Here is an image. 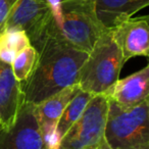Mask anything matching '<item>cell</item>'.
<instances>
[{
  "label": "cell",
  "mask_w": 149,
  "mask_h": 149,
  "mask_svg": "<svg viewBox=\"0 0 149 149\" xmlns=\"http://www.w3.org/2000/svg\"><path fill=\"white\" fill-rule=\"evenodd\" d=\"M96 17L94 0H62L59 34L74 47L89 53L106 31Z\"/></svg>",
  "instance_id": "277c9868"
},
{
  "label": "cell",
  "mask_w": 149,
  "mask_h": 149,
  "mask_svg": "<svg viewBox=\"0 0 149 149\" xmlns=\"http://www.w3.org/2000/svg\"><path fill=\"white\" fill-rule=\"evenodd\" d=\"M30 45V40L24 31H3L0 34V60L11 64L15 56Z\"/></svg>",
  "instance_id": "4fadbf2b"
},
{
  "label": "cell",
  "mask_w": 149,
  "mask_h": 149,
  "mask_svg": "<svg viewBox=\"0 0 149 149\" xmlns=\"http://www.w3.org/2000/svg\"><path fill=\"white\" fill-rule=\"evenodd\" d=\"M54 19L46 0H17L3 26V31L21 30L30 44L39 50L46 39Z\"/></svg>",
  "instance_id": "8992f818"
},
{
  "label": "cell",
  "mask_w": 149,
  "mask_h": 149,
  "mask_svg": "<svg viewBox=\"0 0 149 149\" xmlns=\"http://www.w3.org/2000/svg\"><path fill=\"white\" fill-rule=\"evenodd\" d=\"M110 30L122 50L125 63L135 56H148V17H130L118 27Z\"/></svg>",
  "instance_id": "ba28073f"
},
{
  "label": "cell",
  "mask_w": 149,
  "mask_h": 149,
  "mask_svg": "<svg viewBox=\"0 0 149 149\" xmlns=\"http://www.w3.org/2000/svg\"><path fill=\"white\" fill-rule=\"evenodd\" d=\"M17 1V0H0V34L2 33L3 26Z\"/></svg>",
  "instance_id": "2e32d148"
},
{
  "label": "cell",
  "mask_w": 149,
  "mask_h": 149,
  "mask_svg": "<svg viewBox=\"0 0 149 149\" xmlns=\"http://www.w3.org/2000/svg\"><path fill=\"white\" fill-rule=\"evenodd\" d=\"M24 101L21 83L13 76L11 64L0 60V128L13 126Z\"/></svg>",
  "instance_id": "9c48e42d"
},
{
  "label": "cell",
  "mask_w": 149,
  "mask_h": 149,
  "mask_svg": "<svg viewBox=\"0 0 149 149\" xmlns=\"http://www.w3.org/2000/svg\"><path fill=\"white\" fill-rule=\"evenodd\" d=\"M148 4L149 0H94L96 17L106 29L118 27Z\"/></svg>",
  "instance_id": "8fae6325"
},
{
  "label": "cell",
  "mask_w": 149,
  "mask_h": 149,
  "mask_svg": "<svg viewBox=\"0 0 149 149\" xmlns=\"http://www.w3.org/2000/svg\"><path fill=\"white\" fill-rule=\"evenodd\" d=\"M149 104L126 108L108 99L104 138L110 149H137L149 143Z\"/></svg>",
  "instance_id": "3957f363"
},
{
  "label": "cell",
  "mask_w": 149,
  "mask_h": 149,
  "mask_svg": "<svg viewBox=\"0 0 149 149\" xmlns=\"http://www.w3.org/2000/svg\"><path fill=\"white\" fill-rule=\"evenodd\" d=\"M137 149H149V143H148V144L143 145V146L139 147V148H137Z\"/></svg>",
  "instance_id": "e0dca14e"
},
{
  "label": "cell",
  "mask_w": 149,
  "mask_h": 149,
  "mask_svg": "<svg viewBox=\"0 0 149 149\" xmlns=\"http://www.w3.org/2000/svg\"><path fill=\"white\" fill-rule=\"evenodd\" d=\"M93 96V94L80 89L76 96L68 102L56 125V136L59 142L72 125L79 120Z\"/></svg>",
  "instance_id": "7c38bea8"
},
{
  "label": "cell",
  "mask_w": 149,
  "mask_h": 149,
  "mask_svg": "<svg viewBox=\"0 0 149 149\" xmlns=\"http://www.w3.org/2000/svg\"><path fill=\"white\" fill-rule=\"evenodd\" d=\"M105 95L108 99L126 108L135 107L145 100H148L149 65L125 79H118Z\"/></svg>",
  "instance_id": "30bf717a"
},
{
  "label": "cell",
  "mask_w": 149,
  "mask_h": 149,
  "mask_svg": "<svg viewBox=\"0 0 149 149\" xmlns=\"http://www.w3.org/2000/svg\"><path fill=\"white\" fill-rule=\"evenodd\" d=\"M38 57V52L33 46H28L23 49L13 59L11 63V68L15 78L23 85L30 77L36 60Z\"/></svg>",
  "instance_id": "5bb4252c"
},
{
  "label": "cell",
  "mask_w": 149,
  "mask_h": 149,
  "mask_svg": "<svg viewBox=\"0 0 149 149\" xmlns=\"http://www.w3.org/2000/svg\"><path fill=\"white\" fill-rule=\"evenodd\" d=\"M0 149H47L34 104L24 101L13 126L0 128Z\"/></svg>",
  "instance_id": "52a82bcc"
},
{
  "label": "cell",
  "mask_w": 149,
  "mask_h": 149,
  "mask_svg": "<svg viewBox=\"0 0 149 149\" xmlns=\"http://www.w3.org/2000/svg\"><path fill=\"white\" fill-rule=\"evenodd\" d=\"M35 66L21 85L24 100L37 105L64 88L78 84L80 70L88 57L59 34L55 23L38 50Z\"/></svg>",
  "instance_id": "6da1fadb"
},
{
  "label": "cell",
  "mask_w": 149,
  "mask_h": 149,
  "mask_svg": "<svg viewBox=\"0 0 149 149\" xmlns=\"http://www.w3.org/2000/svg\"><path fill=\"white\" fill-rule=\"evenodd\" d=\"M108 98L94 95L79 120L61 138L57 149H110L104 138Z\"/></svg>",
  "instance_id": "5b68a950"
},
{
  "label": "cell",
  "mask_w": 149,
  "mask_h": 149,
  "mask_svg": "<svg viewBox=\"0 0 149 149\" xmlns=\"http://www.w3.org/2000/svg\"><path fill=\"white\" fill-rule=\"evenodd\" d=\"M125 61L118 44L110 29L94 44L80 70V89L93 95L106 94L120 78Z\"/></svg>",
  "instance_id": "7a4b0ae2"
},
{
  "label": "cell",
  "mask_w": 149,
  "mask_h": 149,
  "mask_svg": "<svg viewBox=\"0 0 149 149\" xmlns=\"http://www.w3.org/2000/svg\"><path fill=\"white\" fill-rule=\"evenodd\" d=\"M46 2L50 7L56 27L59 29L62 24V0H46Z\"/></svg>",
  "instance_id": "9a60e30c"
}]
</instances>
